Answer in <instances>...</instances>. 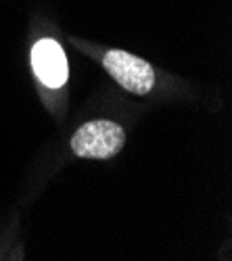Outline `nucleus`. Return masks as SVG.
Returning <instances> with one entry per match:
<instances>
[{
    "mask_svg": "<svg viewBox=\"0 0 232 261\" xmlns=\"http://www.w3.org/2000/svg\"><path fill=\"white\" fill-rule=\"evenodd\" d=\"M123 127L107 119L84 123L71 138L73 153L84 159H111L123 148Z\"/></svg>",
    "mask_w": 232,
    "mask_h": 261,
    "instance_id": "f257e3e1",
    "label": "nucleus"
},
{
    "mask_svg": "<svg viewBox=\"0 0 232 261\" xmlns=\"http://www.w3.org/2000/svg\"><path fill=\"white\" fill-rule=\"evenodd\" d=\"M34 71L48 88H59L67 80V59L55 40H40L32 50Z\"/></svg>",
    "mask_w": 232,
    "mask_h": 261,
    "instance_id": "7ed1b4c3",
    "label": "nucleus"
},
{
    "mask_svg": "<svg viewBox=\"0 0 232 261\" xmlns=\"http://www.w3.org/2000/svg\"><path fill=\"white\" fill-rule=\"evenodd\" d=\"M105 69L121 86L134 94H146L155 86V71L146 61L125 50H109L102 59Z\"/></svg>",
    "mask_w": 232,
    "mask_h": 261,
    "instance_id": "f03ea898",
    "label": "nucleus"
}]
</instances>
